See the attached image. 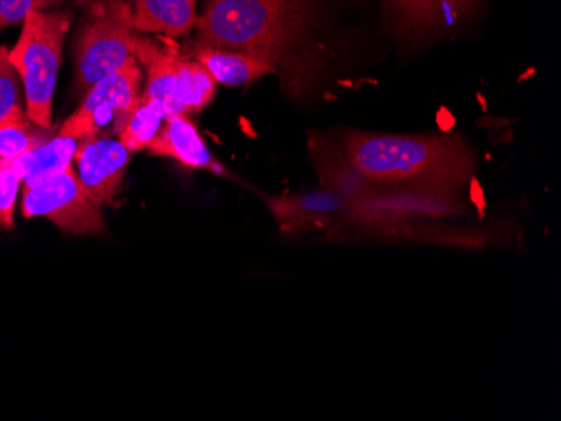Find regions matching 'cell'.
Here are the masks:
<instances>
[{"instance_id": "6", "label": "cell", "mask_w": 561, "mask_h": 421, "mask_svg": "<svg viewBox=\"0 0 561 421\" xmlns=\"http://www.w3.org/2000/svg\"><path fill=\"white\" fill-rule=\"evenodd\" d=\"M141 83L144 68L137 59L130 58L123 68L98 81L87 91L83 102L62 122L58 135L80 141L90 135L100 133L101 127L110 121L118 137L140 100Z\"/></svg>"}, {"instance_id": "13", "label": "cell", "mask_w": 561, "mask_h": 421, "mask_svg": "<svg viewBox=\"0 0 561 421\" xmlns=\"http://www.w3.org/2000/svg\"><path fill=\"white\" fill-rule=\"evenodd\" d=\"M198 0H134V30L176 39L197 24Z\"/></svg>"}, {"instance_id": "22", "label": "cell", "mask_w": 561, "mask_h": 421, "mask_svg": "<svg viewBox=\"0 0 561 421\" xmlns=\"http://www.w3.org/2000/svg\"><path fill=\"white\" fill-rule=\"evenodd\" d=\"M96 2H100V0H75V4L83 9L90 8V5L96 4Z\"/></svg>"}, {"instance_id": "11", "label": "cell", "mask_w": 561, "mask_h": 421, "mask_svg": "<svg viewBox=\"0 0 561 421\" xmlns=\"http://www.w3.org/2000/svg\"><path fill=\"white\" fill-rule=\"evenodd\" d=\"M481 0H386L390 15L409 34H431L461 24Z\"/></svg>"}, {"instance_id": "21", "label": "cell", "mask_w": 561, "mask_h": 421, "mask_svg": "<svg viewBox=\"0 0 561 421\" xmlns=\"http://www.w3.org/2000/svg\"><path fill=\"white\" fill-rule=\"evenodd\" d=\"M65 4L66 0H0V34L22 24L31 12L55 11Z\"/></svg>"}, {"instance_id": "3", "label": "cell", "mask_w": 561, "mask_h": 421, "mask_svg": "<svg viewBox=\"0 0 561 421\" xmlns=\"http://www.w3.org/2000/svg\"><path fill=\"white\" fill-rule=\"evenodd\" d=\"M71 24V9L31 12L22 22L18 43L9 49V59L24 87L25 113L46 130H53V97Z\"/></svg>"}, {"instance_id": "7", "label": "cell", "mask_w": 561, "mask_h": 421, "mask_svg": "<svg viewBox=\"0 0 561 421\" xmlns=\"http://www.w3.org/2000/svg\"><path fill=\"white\" fill-rule=\"evenodd\" d=\"M461 210L457 191L417 187L375 188L352 203L348 220L362 227L392 231L414 220L447 217Z\"/></svg>"}, {"instance_id": "9", "label": "cell", "mask_w": 561, "mask_h": 421, "mask_svg": "<svg viewBox=\"0 0 561 421\" xmlns=\"http://www.w3.org/2000/svg\"><path fill=\"white\" fill-rule=\"evenodd\" d=\"M266 203L280 231L286 234L331 227L340 219H348L352 209L350 200L324 188L305 194L267 197Z\"/></svg>"}, {"instance_id": "4", "label": "cell", "mask_w": 561, "mask_h": 421, "mask_svg": "<svg viewBox=\"0 0 561 421\" xmlns=\"http://www.w3.org/2000/svg\"><path fill=\"white\" fill-rule=\"evenodd\" d=\"M83 22L75 36L76 90L88 91L94 83L118 71L131 56L134 0H100L84 9Z\"/></svg>"}, {"instance_id": "10", "label": "cell", "mask_w": 561, "mask_h": 421, "mask_svg": "<svg viewBox=\"0 0 561 421\" xmlns=\"http://www.w3.org/2000/svg\"><path fill=\"white\" fill-rule=\"evenodd\" d=\"M147 150L151 155L175 160L188 168L204 169L219 177L227 175L226 168L213 155L197 127L185 115L169 116Z\"/></svg>"}, {"instance_id": "1", "label": "cell", "mask_w": 561, "mask_h": 421, "mask_svg": "<svg viewBox=\"0 0 561 421\" xmlns=\"http://www.w3.org/2000/svg\"><path fill=\"white\" fill-rule=\"evenodd\" d=\"M321 0H204L194 44L261 59L293 100L310 96L330 61Z\"/></svg>"}, {"instance_id": "14", "label": "cell", "mask_w": 561, "mask_h": 421, "mask_svg": "<svg viewBox=\"0 0 561 421\" xmlns=\"http://www.w3.org/2000/svg\"><path fill=\"white\" fill-rule=\"evenodd\" d=\"M310 148L311 160L320 177L321 188L324 190L335 191L353 203L377 188L348 162L342 148L331 150L323 141L317 143L314 138L311 140Z\"/></svg>"}, {"instance_id": "16", "label": "cell", "mask_w": 561, "mask_h": 421, "mask_svg": "<svg viewBox=\"0 0 561 421\" xmlns=\"http://www.w3.org/2000/svg\"><path fill=\"white\" fill-rule=\"evenodd\" d=\"M78 143L80 141L75 138L56 135V137H49L43 143L37 144L31 152L14 160L12 165L18 169L24 187L39 184L46 178L55 177L58 173L71 168Z\"/></svg>"}, {"instance_id": "17", "label": "cell", "mask_w": 561, "mask_h": 421, "mask_svg": "<svg viewBox=\"0 0 561 421\" xmlns=\"http://www.w3.org/2000/svg\"><path fill=\"white\" fill-rule=\"evenodd\" d=\"M167 115L162 103L141 94L137 106L126 119L125 127L118 133V140L128 148V152L134 153L147 150L151 140L162 130Z\"/></svg>"}, {"instance_id": "2", "label": "cell", "mask_w": 561, "mask_h": 421, "mask_svg": "<svg viewBox=\"0 0 561 421\" xmlns=\"http://www.w3.org/2000/svg\"><path fill=\"white\" fill-rule=\"evenodd\" d=\"M348 162L377 188L459 191L474 178L471 144L450 133L381 135L350 131L342 140Z\"/></svg>"}, {"instance_id": "15", "label": "cell", "mask_w": 561, "mask_h": 421, "mask_svg": "<svg viewBox=\"0 0 561 421\" xmlns=\"http://www.w3.org/2000/svg\"><path fill=\"white\" fill-rule=\"evenodd\" d=\"M217 83L195 59L181 52L173 66L172 97L175 115H197L213 103Z\"/></svg>"}, {"instance_id": "8", "label": "cell", "mask_w": 561, "mask_h": 421, "mask_svg": "<svg viewBox=\"0 0 561 421\" xmlns=\"http://www.w3.org/2000/svg\"><path fill=\"white\" fill-rule=\"evenodd\" d=\"M128 148L108 135L94 133L83 138L76 148V177L100 206L110 203L118 191L130 163Z\"/></svg>"}, {"instance_id": "18", "label": "cell", "mask_w": 561, "mask_h": 421, "mask_svg": "<svg viewBox=\"0 0 561 421\" xmlns=\"http://www.w3.org/2000/svg\"><path fill=\"white\" fill-rule=\"evenodd\" d=\"M50 133L53 130L37 127L27 115L0 122V160L14 162L46 141Z\"/></svg>"}, {"instance_id": "20", "label": "cell", "mask_w": 561, "mask_h": 421, "mask_svg": "<svg viewBox=\"0 0 561 421\" xmlns=\"http://www.w3.org/2000/svg\"><path fill=\"white\" fill-rule=\"evenodd\" d=\"M21 177L9 160H0V229L14 227L15 198L21 190Z\"/></svg>"}, {"instance_id": "19", "label": "cell", "mask_w": 561, "mask_h": 421, "mask_svg": "<svg viewBox=\"0 0 561 421\" xmlns=\"http://www.w3.org/2000/svg\"><path fill=\"white\" fill-rule=\"evenodd\" d=\"M21 97V78L9 59V47L0 46V122L25 116Z\"/></svg>"}, {"instance_id": "12", "label": "cell", "mask_w": 561, "mask_h": 421, "mask_svg": "<svg viewBox=\"0 0 561 421\" xmlns=\"http://www.w3.org/2000/svg\"><path fill=\"white\" fill-rule=\"evenodd\" d=\"M184 55L195 59L202 68L209 72L214 81L222 86H248V84L263 80L267 74H274L273 68L261 59L242 55V52L219 49V47L192 43L188 46V51H184Z\"/></svg>"}, {"instance_id": "5", "label": "cell", "mask_w": 561, "mask_h": 421, "mask_svg": "<svg viewBox=\"0 0 561 421\" xmlns=\"http://www.w3.org/2000/svg\"><path fill=\"white\" fill-rule=\"evenodd\" d=\"M100 207L72 168L22 190V215L49 220L66 234L96 235L105 232Z\"/></svg>"}]
</instances>
